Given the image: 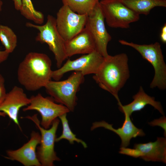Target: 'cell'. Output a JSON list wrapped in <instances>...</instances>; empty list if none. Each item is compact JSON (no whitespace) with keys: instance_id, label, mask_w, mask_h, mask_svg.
Segmentation results:
<instances>
[{"instance_id":"1","label":"cell","mask_w":166,"mask_h":166,"mask_svg":"<svg viewBox=\"0 0 166 166\" xmlns=\"http://www.w3.org/2000/svg\"><path fill=\"white\" fill-rule=\"evenodd\" d=\"M52 61L46 54L30 52L20 63L17 72L19 83L29 91H36L51 80Z\"/></svg>"},{"instance_id":"2","label":"cell","mask_w":166,"mask_h":166,"mask_svg":"<svg viewBox=\"0 0 166 166\" xmlns=\"http://www.w3.org/2000/svg\"><path fill=\"white\" fill-rule=\"evenodd\" d=\"M128 58L125 53L108 55L104 59L93 79L102 89L112 94L118 103L121 102L118 93L129 78Z\"/></svg>"},{"instance_id":"3","label":"cell","mask_w":166,"mask_h":166,"mask_svg":"<svg viewBox=\"0 0 166 166\" xmlns=\"http://www.w3.org/2000/svg\"><path fill=\"white\" fill-rule=\"evenodd\" d=\"M84 76L81 72L74 71L65 80H51L45 88L55 101L73 112L77 105V93L84 81Z\"/></svg>"},{"instance_id":"4","label":"cell","mask_w":166,"mask_h":166,"mask_svg":"<svg viewBox=\"0 0 166 166\" xmlns=\"http://www.w3.org/2000/svg\"><path fill=\"white\" fill-rule=\"evenodd\" d=\"M121 45L130 46L137 51L143 58L148 61L153 66L155 72L154 77L150 88L157 87L164 90L166 88V65L160 43L157 42L150 44H138L120 40Z\"/></svg>"},{"instance_id":"5","label":"cell","mask_w":166,"mask_h":166,"mask_svg":"<svg viewBox=\"0 0 166 166\" xmlns=\"http://www.w3.org/2000/svg\"><path fill=\"white\" fill-rule=\"evenodd\" d=\"M26 26L39 30L35 40L48 45L49 49L54 56L57 67L58 68L60 67L63 61L68 57L65 50V42L58 31L56 18L49 14L47 16L46 23L42 25L27 22Z\"/></svg>"},{"instance_id":"6","label":"cell","mask_w":166,"mask_h":166,"mask_svg":"<svg viewBox=\"0 0 166 166\" xmlns=\"http://www.w3.org/2000/svg\"><path fill=\"white\" fill-rule=\"evenodd\" d=\"M99 2L105 20L110 27L128 29L130 24L140 19V15L126 6L122 0H101Z\"/></svg>"},{"instance_id":"7","label":"cell","mask_w":166,"mask_h":166,"mask_svg":"<svg viewBox=\"0 0 166 166\" xmlns=\"http://www.w3.org/2000/svg\"><path fill=\"white\" fill-rule=\"evenodd\" d=\"M37 116V114H35L25 117L33 121L41 132L40 145L37 148V157L41 166H53L55 161L61 160L54 150L56 133L60 121L56 118L53 122L51 127L46 129L41 125Z\"/></svg>"},{"instance_id":"8","label":"cell","mask_w":166,"mask_h":166,"mask_svg":"<svg viewBox=\"0 0 166 166\" xmlns=\"http://www.w3.org/2000/svg\"><path fill=\"white\" fill-rule=\"evenodd\" d=\"M97 50L72 60L68 59L58 69L53 71L52 78L59 81L65 74L71 71H80L85 75L95 74L98 71L104 59Z\"/></svg>"},{"instance_id":"9","label":"cell","mask_w":166,"mask_h":166,"mask_svg":"<svg viewBox=\"0 0 166 166\" xmlns=\"http://www.w3.org/2000/svg\"><path fill=\"white\" fill-rule=\"evenodd\" d=\"M30 98V104L23 109V111L35 110L38 112L42 117L40 124L46 129L50 128L55 119L70 112L65 106L56 103L50 98L44 97L39 93Z\"/></svg>"},{"instance_id":"10","label":"cell","mask_w":166,"mask_h":166,"mask_svg":"<svg viewBox=\"0 0 166 166\" xmlns=\"http://www.w3.org/2000/svg\"><path fill=\"white\" fill-rule=\"evenodd\" d=\"M88 15L78 14L63 4L57 13L56 26L59 33L67 42L77 35L85 27Z\"/></svg>"},{"instance_id":"11","label":"cell","mask_w":166,"mask_h":166,"mask_svg":"<svg viewBox=\"0 0 166 166\" xmlns=\"http://www.w3.org/2000/svg\"><path fill=\"white\" fill-rule=\"evenodd\" d=\"M85 27L94 40L96 50L104 57H107L109 55L107 50L108 44L112 37L105 27L104 18L99 2L88 15Z\"/></svg>"},{"instance_id":"12","label":"cell","mask_w":166,"mask_h":166,"mask_svg":"<svg viewBox=\"0 0 166 166\" xmlns=\"http://www.w3.org/2000/svg\"><path fill=\"white\" fill-rule=\"evenodd\" d=\"M40 141L39 133L32 131L30 138L27 143L18 149L7 151L6 158L17 161L25 166H41L36 152V148Z\"/></svg>"},{"instance_id":"13","label":"cell","mask_w":166,"mask_h":166,"mask_svg":"<svg viewBox=\"0 0 166 166\" xmlns=\"http://www.w3.org/2000/svg\"><path fill=\"white\" fill-rule=\"evenodd\" d=\"M30 102L22 88L14 86L7 93L3 101L0 105V111L4 112L20 128L18 116L20 109L27 106Z\"/></svg>"},{"instance_id":"14","label":"cell","mask_w":166,"mask_h":166,"mask_svg":"<svg viewBox=\"0 0 166 166\" xmlns=\"http://www.w3.org/2000/svg\"><path fill=\"white\" fill-rule=\"evenodd\" d=\"M124 116V120L122 127L118 129L114 128L113 127L112 124L102 121L93 123L90 130L92 131L99 127H103L112 131L120 137L121 140V147L126 148L129 145L132 138L138 136H143L145 134L142 129L138 128L135 126L130 119V116L127 115Z\"/></svg>"},{"instance_id":"15","label":"cell","mask_w":166,"mask_h":166,"mask_svg":"<svg viewBox=\"0 0 166 166\" xmlns=\"http://www.w3.org/2000/svg\"><path fill=\"white\" fill-rule=\"evenodd\" d=\"M67 57L77 54H87L96 50L94 40L85 27L79 33L65 42Z\"/></svg>"},{"instance_id":"16","label":"cell","mask_w":166,"mask_h":166,"mask_svg":"<svg viewBox=\"0 0 166 166\" xmlns=\"http://www.w3.org/2000/svg\"><path fill=\"white\" fill-rule=\"evenodd\" d=\"M134 148L141 153L140 158L147 161L166 163V138L158 137L154 142L135 144Z\"/></svg>"},{"instance_id":"17","label":"cell","mask_w":166,"mask_h":166,"mask_svg":"<svg viewBox=\"0 0 166 166\" xmlns=\"http://www.w3.org/2000/svg\"><path fill=\"white\" fill-rule=\"evenodd\" d=\"M133 101L129 104L123 105L121 102L118 103L119 109L124 115L131 116L134 112L140 111L148 105H150L157 110L162 115L164 113L160 102L156 101L154 97H151L144 92L140 86L138 93L132 97Z\"/></svg>"},{"instance_id":"18","label":"cell","mask_w":166,"mask_h":166,"mask_svg":"<svg viewBox=\"0 0 166 166\" xmlns=\"http://www.w3.org/2000/svg\"><path fill=\"white\" fill-rule=\"evenodd\" d=\"M123 3L136 14H148L157 6L166 7V0H122Z\"/></svg>"},{"instance_id":"19","label":"cell","mask_w":166,"mask_h":166,"mask_svg":"<svg viewBox=\"0 0 166 166\" xmlns=\"http://www.w3.org/2000/svg\"><path fill=\"white\" fill-rule=\"evenodd\" d=\"M73 12L80 14L89 15L94 10L99 0H61Z\"/></svg>"},{"instance_id":"20","label":"cell","mask_w":166,"mask_h":166,"mask_svg":"<svg viewBox=\"0 0 166 166\" xmlns=\"http://www.w3.org/2000/svg\"><path fill=\"white\" fill-rule=\"evenodd\" d=\"M0 40L5 50L9 53L14 50L17 46V38L16 34L9 27L0 24Z\"/></svg>"},{"instance_id":"21","label":"cell","mask_w":166,"mask_h":166,"mask_svg":"<svg viewBox=\"0 0 166 166\" xmlns=\"http://www.w3.org/2000/svg\"><path fill=\"white\" fill-rule=\"evenodd\" d=\"M21 2L22 6L19 10L21 15L36 24L41 25L43 23L44 14L35 9L31 0H21Z\"/></svg>"},{"instance_id":"22","label":"cell","mask_w":166,"mask_h":166,"mask_svg":"<svg viewBox=\"0 0 166 166\" xmlns=\"http://www.w3.org/2000/svg\"><path fill=\"white\" fill-rule=\"evenodd\" d=\"M62 123V131L61 134L56 139V142H58L62 139L67 140L70 144H73L74 142L81 144L84 148L87 146L86 144L82 140L78 138L76 135L72 132L69 127L67 118V113L63 114L59 117Z\"/></svg>"},{"instance_id":"23","label":"cell","mask_w":166,"mask_h":166,"mask_svg":"<svg viewBox=\"0 0 166 166\" xmlns=\"http://www.w3.org/2000/svg\"><path fill=\"white\" fill-rule=\"evenodd\" d=\"M119 153L132 156L135 158H140L141 153L138 150L135 148L121 147Z\"/></svg>"},{"instance_id":"24","label":"cell","mask_w":166,"mask_h":166,"mask_svg":"<svg viewBox=\"0 0 166 166\" xmlns=\"http://www.w3.org/2000/svg\"><path fill=\"white\" fill-rule=\"evenodd\" d=\"M148 124L151 126H159L162 128L164 130V136H166V118L164 115L160 118L156 119L149 122Z\"/></svg>"},{"instance_id":"25","label":"cell","mask_w":166,"mask_h":166,"mask_svg":"<svg viewBox=\"0 0 166 166\" xmlns=\"http://www.w3.org/2000/svg\"><path fill=\"white\" fill-rule=\"evenodd\" d=\"M6 93L5 85V79L3 76L0 74V105L4 101Z\"/></svg>"},{"instance_id":"26","label":"cell","mask_w":166,"mask_h":166,"mask_svg":"<svg viewBox=\"0 0 166 166\" xmlns=\"http://www.w3.org/2000/svg\"><path fill=\"white\" fill-rule=\"evenodd\" d=\"M160 39L161 42L164 43H166V24H164L162 28L160 34Z\"/></svg>"},{"instance_id":"27","label":"cell","mask_w":166,"mask_h":166,"mask_svg":"<svg viewBox=\"0 0 166 166\" xmlns=\"http://www.w3.org/2000/svg\"><path fill=\"white\" fill-rule=\"evenodd\" d=\"M9 53L5 50H2L0 49V64L6 61L9 56Z\"/></svg>"},{"instance_id":"28","label":"cell","mask_w":166,"mask_h":166,"mask_svg":"<svg viewBox=\"0 0 166 166\" xmlns=\"http://www.w3.org/2000/svg\"><path fill=\"white\" fill-rule=\"evenodd\" d=\"M16 10H20L22 6L21 0H12Z\"/></svg>"},{"instance_id":"29","label":"cell","mask_w":166,"mask_h":166,"mask_svg":"<svg viewBox=\"0 0 166 166\" xmlns=\"http://www.w3.org/2000/svg\"><path fill=\"white\" fill-rule=\"evenodd\" d=\"M2 2L1 0H0V13L2 10Z\"/></svg>"},{"instance_id":"30","label":"cell","mask_w":166,"mask_h":166,"mask_svg":"<svg viewBox=\"0 0 166 166\" xmlns=\"http://www.w3.org/2000/svg\"><path fill=\"white\" fill-rule=\"evenodd\" d=\"M6 115L4 112L0 111V116L5 117Z\"/></svg>"}]
</instances>
